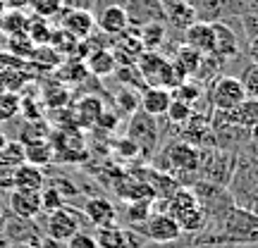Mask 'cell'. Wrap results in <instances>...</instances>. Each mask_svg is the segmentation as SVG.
I'll return each mask as SVG.
<instances>
[{
  "mask_svg": "<svg viewBox=\"0 0 258 248\" xmlns=\"http://www.w3.org/2000/svg\"><path fill=\"white\" fill-rule=\"evenodd\" d=\"M163 210L175 217L182 234L184 231L194 234V231H201L206 227V210H203L199 196L191 189H175V191H170Z\"/></svg>",
  "mask_w": 258,
  "mask_h": 248,
  "instance_id": "6da1fadb",
  "label": "cell"
},
{
  "mask_svg": "<svg viewBox=\"0 0 258 248\" xmlns=\"http://www.w3.org/2000/svg\"><path fill=\"white\" fill-rule=\"evenodd\" d=\"M137 72H139V76L144 79L146 86H158V89H167V91H172L177 84L184 81V76L175 69L172 60L165 55H160V53H156V50L139 53Z\"/></svg>",
  "mask_w": 258,
  "mask_h": 248,
  "instance_id": "7a4b0ae2",
  "label": "cell"
},
{
  "mask_svg": "<svg viewBox=\"0 0 258 248\" xmlns=\"http://www.w3.org/2000/svg\"><path fill=\"white\" fill-rule=\"evenodd\" d=\"M208 98H211V105L218 112H230L246 98V93L241 89L239 76H227V74H222V76H218V79L211 84Z\"/></svg>",
  "mask_w": 258,
  "mask_h": 248,
  "instance_id": "3957f363",
  "label": "cell"
},
{
  "mask_svg": "<svg viewBox=\"0 0 258 248\" xmlns=\"http://www.w3.org/2000/svg\"><path fill=\"white\" fill-rule=\"evenodd\" d=\"M163 162L170 172L179 175H191L201 167V150L191 146L189 141H175L163 150Z\"/></svg>",
  "mask_w": 258,
  "mask_h": 248,
  "instance_id": "277c9868",
  "label": "cell"
},
{
  "mask_svg": "<svg viewBox=\"0 0 258 248\" xmlns=\"http://www.w3.org/2000/svg\"><path fill=\"white\" fill-rule=\"evenodd\" d=\"M139 229L141 234L146 236V239L156 241V243H170V241H177L179 239V224L175 222L172 215H167L165 210H153L151 215L146 217V222H141L139 224Z\"/></svg>",
  "mask_w": 258,
  "mask_h": 248,
  "instance_id": "5b68a950",
  "label": "cell"
},
{
  "mask_svg": "<svg viewBox=\"0 0 258 248\" xmlns=\"http://www.w3.org/2000/svg\"><path fill=\"white\" fill-rule=\"evenodd\" d=\"M82 227V215L79 210H74L70 205H60L57 210L48 212V222H46V231L53 241H67L72 239L74 234Z\"/></svg>",
  "mask_w": 258,
  "mask_h": 248,
  "instance_id": "8992f818",
  "label": "cell"
},
{
  "mask_svg": "<svg viewBox=\"0 0 258 248\" xmlns=\"http://www.w3.org/2000/svg\"><path fill=\"white\" fill-rule=\"evenodd\" d=\"M184 46L194 48L203 57H211L215 53V27L213 22L194 19L191 24L184 27Z\"/></svg>",
  "mask_w": 258,
  "mask_h": 248,
  "instance_id": "52a82bcc",
  "label": "cell"
},
{
  "mask_svg": "<svg viewBox=\"0 0 258 248\" xmlns=\"http://www.w3.org/2000/svg\"><path fill=\"white\" fill-rule=\"evenodd\" d=\"M93 27H96V17H93L89 10H82V8L67 10L62 15V19H60V29L67 31L77 41H86V38L91 36Z\"/></svg>",
  "mask_w": 258,
  "mask_h": 248,
  "instance_id": "ba28073f",
  "label": "cell"
},
{
  "mask_svg": "<svg viewBox=\"0 0 258 248\" xmlns=\"http://www.w3.org/2000/svg\"><path fill=\"white\" fill-rule=\"evenodd\" d=\"M96 24L101 31H105L108 36H120L129 29L132 24V17H129V12L124 5L120 3H112V5H105L101 10V15L96 17Z\"/></svg>",
  "mask_w": 258,
  "mask_h": 248,
  "instance_id": "9c48e42d",
  "label": "cell"
},
{
  "mask_svg": "<svg viewBox=\"0 0 258 248\" xmlns=\"http://www.w3.org/2000/svg\"><path fill=\"white\" fill-rule=\"evenodd\" d=\"M84 217L91 222L93 227H108V224H115L117 220V210H115V205H112L108 198H103V196H93V198H86L84 203Z\"/></svg>",
  "mask_w": 258,
  "mask_h": 248,
  "instance_id": "30bf717a",
  "label": "cell"
},
{
  "mask_svg": "<svg viewBox=\"0 0 258 248\" xmlns=\"http://www.w3.org/2000/svg\"><path fill=\"white\" fill-rule=\"evenodd\" d=\"M10 210L17 217L34 220L41 215V191H24V189H12L10 193Z\"/></svg>",
  "mask_w": 258,
  "mask_h": 248,
  "instance_id": "8fae6325",
  "label": "cell"
},
{
  "mask_svg": "<svg viewBox=\"0 0 258 248\" xmlns=\"http://www.w3.org/2000/svg\"><path fill=\"white\" fill-rule=\"evenodd\" d=\"M12 177V189H24V191H41L46 186V177H43V167H36L31 162H22L15 170H10Z\"/></svg>",
  "mask_w": 258,
  "mask_h": 248,
  "instance_id": "7c38bea8",
  "label": "cell"
},
{
  "mask_svg": "<svg viewBox=\"0 0 258 248\" xmlns=\"http://www.w3.org/2000/svg\"><path fill=\"white\" fill-rule=\"evenodd\" d=\"M172 103V93L167 89H158V86H146L141 98H139V108L151 117H163L167 112V105Z\"/></svg>",
  "mask_w": 258,
  "mask_h": 248,
  "instance_id": "4fadbf2b",
  "label": "cell"
},
{
  "mask_svg": "<svg viewBox=\"0 0 258 248\" xmlns=\"http://www.w3.org/2000/svg\"><path fill=\"white\" fill-rule=\"evenodd\" d=\"M215 27V53L211 57H220V60H232V57L239 55V43H237V36L227 24L222 22H213Z\"/></svg>",
  "mask_w": 258,
  "mask_h": 248,
  "instance_id": "5bb4252c",
  "label": "cell"
},
{
  "mask_svg": "<svg viewBox=\"0 0 258 248\" xmlns=\"http://www.w3.org/2000/svg\"><path fill=\"white\" fill-rule=\"evenodd\" d=\"M170 60H172L175 69L182 74L184 79H191V76L199 74V69L203 67V60H206V57H203L201 53H196V50L189 46H179L175 57H170Z\"/></svg>",
  "mask_w": 258,
  "mask_h": 248,
  "instance_id": "9a60e30c",
  "label": "cell"
},
{
  "mask_svg": "<svg viewBox=\"0 0 258 248\" xmlns=\"http://www.w3.org/2000/svg\"><path fill=\"white\" fill-rule=\"evenodd\" d=\"M86 69H89L93 76L105 79V76H110V74L117 72V57H115V53L105 50V48L91 50L89 57H86Z\"/></svg>",
  "mask_w": 258,
  "mask_h": 248,
  "instance_id": "2e32d148",
  "label": "cell"
},
{
  "mask_svg": "<svg viewBox=\"0 0 258 248\" xmlns=\"http://www.w3.org/2000/svg\"><path fill=\"white\" fill-rule=\"evenodd\" d=\"M225 115L230 117V122L239 124V127L256 129L258 127V101L256 98H244L234 110L225 112Z\"/></svg>",
  "mask_w": 258,
  "mask_h": 248,
  "instance_id": "e0dca14e",
  "label": "cell"
},
{
  "mask_svg": "<svg viewBox=\"0 0 258 248\" xmlns=\"http://www.w3.org/2000/svg\"><path fill=\"white\" fill-rule=\"evenodd\" d=\"M22 143H24V141H22ZM53 153H55L53 143H50V141H43V138H36V141H27V143H24V160L36 167L48 165V162L53 160Z\"/></svg>",
  "mask_w": 258,
  "mask_h": 248,
  "instance_id": "ac0fdd59",
  "label": "cell"
},
{
  "mask_svg": "<svg viewBox=\"0 0 258 248\" xmlns=\"http://www.w3.org/2000/svg\"><path fill=\"white\" fill-rule=\"evenodd\" d=\"M103 115V103L96 96H84L82 101L77 103V122L82 127H96Z\"/></svg>",
  "mask_w": 258,
  "mask_h": 248,
  "instance_id": "d6986e66",
  "label": "cell"
},
{
  "mask_svg": "<svg viewBox=\"0 0 258 248\" xmlns=\"http://www.w3.org/2000/svg\"><path fill=\"white\" fill-rule=\"evenodd\" d=\"M167 29L160 19H151L144 27L139 29V43H141V50H156L163 41H165Z\"/></svg>",
  "mask_w": 258,
  "mask_h": 248,
  "instance_id": "ffe728a7",
  "label": "cell"
},
{
  "mask_svg": "<svg viewBox=\"0 0 258 248\" xmlns=\"http://www.w3.org/2000/svg\"><path fill=\"white\" fill-rule=\"evenodd\" d=\"M29 27V17L22 10H3L0 12V31H5V36H15V34H24Z\"/></svg>",
  "mask_w": 258,
  "mask_h": 248,
  "instance_id": "44dd1931",
  "label": "cell"
},
{
  "mask_svg": "<svg viewBox=\"0 0 258 248\" xmlns=\"http://www.w3.org/2000/svg\"><path fill=\"white\" fill-rule=\"evenodd\" d=\"M22 162H27L24 160V143L22 141H8L5 146L0 148V167L15 170Z\"/></svg>",
  "mask_w": 258,
  "mask_h": 248,
  "instance_id": "7402d4cb",
  "label": "cell"
},
{
  "mask_svg": "<svg viewBox=\"0 0 258 248\" xmlns=\"http://www.w3.org/2000/svg\"><path fill=\"white\" fill-rule=\"evenodd\" d=\"M170 93H172V98H177V101H182V103H186V105L194 108V103L203 96V89L196 81H191V79H184L182 84H177Z\"/></svg>",
  "mask_w": 258,
  "mask_h": 248,
  "instance_id": "603a6c76",
  "label": "cell"
},
{
  "mask_svg": "<svg viewBox=\"0 0 258 248\" xmlns=\"http://www.w3.org/2000/svg\"><path fill=\"white\" fill-rule=\"evenodd\" d=\"M27 34H29V38H31L36 46H38V43H50V36H53V31H50V27L46 24V19H43V17L29 19Z\"/></svg>",
  "mask_w": 258,
  "mask_h": 248,
  "instance_id": "cb8c5ba5",
  "label": "cell"
},
{
  "mask_svg": "<svg viewBox=\"0 0 258 248\" xmlns=\"http://www.w3.org/2000/svg\"><path fill=\"white\" fill-rule=\"evenodd\" d=\"M191 115H194L191 105L177 101V98H172V103L167 105V112H165V117L170 120V124H177V127H179V124H186Z\"/></svg>",
  "mask_w": 258,
  "mask_h": 248,
  "instance_id": "d4e9b609",
  "label": "cell"
},
{
  "mask_svg": "<svg viewBox=\"0 0 258 248\" xmlns=\"http://www.w3.org/2000/svg\"><path fill=\"white\" fill-rule=\"evenodd\" d=\"M239 81H241L244 93H246V98H256L258 101V64L256 62H251L249 67L241 72Z\"/></svg>",
  "mask_w": 258,
  "mask_h": 248,
  "instance_id": "484cf974",
  "label": "cell"
},
{
  "mask_svg": "<svg viewBox=\"0 0 258 248\" xmlns=\"http://www.w3.org/2000/svg\"><path fill=\"white\" fill-rule=\"evenodd\" d=\"M151 208H153V201H129L127 220L139 227V224H141V222H146V217L153 212Z\"/></svg>",
  "mask_w": 258,
  "mask_h": 248,
  "instance_id": "4316f807",
  "label": "cell"
},
{
  "mask_svg": "<svg viewBox=\"0 0 258 248\" xmlns=\"http://www.w3.org/2000/svg\"><path fill=\"white\" fill-rule=\"evenodd\" d=\"M62 3L64 0H29V8L36 12V17H55L60 15V10H62Z\"/></svg>",
  "mask_w": 258,
  "mask_h": 248,
  "instance_id": "83f0119b",
  "label": "cell"
},
{
  "mask_svg": "<svg viewBox=\"0 0 258 248\" xmlns=\"http://www.w3.org/2000/svg\"><path fill=\"white\" fill-rule=\"evenodd\" d=\"M10 38V48L17 53V55H24V57H31L34 50H36V43L29 38V34H15V36H8Z\"/></svg>",
  "mask_w": 258,
  "mask_h": 248,
  "instance_id": "f1b7e54d",
  "label": "cell"
},
{
  "mask_svg": "<svg viewBox=\"0 0 258 248\" xmlns=\"http://www.w3.org/2000/svg\"><path fill=\"white\" fill-rule=\"evenodd\" d=\"M60 205H64L62 191H57V189H41V212H53Z\"/></svg>",
  "mask_w": 258,
  "mask_h": 248,
  "instance_id": "f546056e",
  "label": "cell"
},
{
  "mask_svg": "<svg viewBox=\"0 0 258 248\" xmlns=\"http://www.w3.org/2000/svg\"><path fill=\"white\" fill-rule=\"evenodd\" d=\"M19 110V98L15 93H0V120H10Z\"/></svg>",
  "mask_w": 258,
  "mask_h": 248,
  "instance_id": "4dcf8cb0",
  "label": "cell"
},
{
  "mask_svg": "<svg viewBox=\"0 0 258 248\" xmlns=\"http://www.w3.org/2000/svg\"><path fill=\"white\" fill-rule=\"evenodd\" d=\"M64 243H67V248H98L96 239L91 234H84V231H77L72 239H67Z\"/></svg>",
  "mask_w": 258,
  "mask_h": 248,
  "instance_id": "1f68e13d",
  "label": "cell"
},
{
  "mask_svg": "<svg viewBox=\"0 0 258 248\" xmlns=\"http://www.w3.org/2000/svg\"><path fill=\"white\" fill-rule=\"evenodd\" d=\"M117 150H120L124 157H134L137 153H141L139 143L134 141V138H129V136H122L120 141H117Z\"/></svg>",
  "mask_w": 258,
  "mask_h": 248,
  "instance_id": "d6a6232c",
  "label": "cell"
},
{
  "mask_svg": "<svg viewBox=\"0 0 258 248\" xmlns=\"http://www.w3.org/2000/svg\"><path fill=\"white\" fill-rule=\"evenodd\" d=\"M117 105H127V112H134L139 108V98L132 96L129 91H122L120 96H117Z\"/></svg>",
  "mask_w": 258,
  "mask_h": 248,
  "instance_id": "836d02e7",
  "label": "cell"
},
{
  "mask_svg": "<svg viewBox=\"0 0 258 248\" xmlns=\"http://www.w3.org/2000/svg\"><path fill=\"white\" fill-rule=\"evenodd\" d=\"M0 5L8 10H24L29 8V0H0Z\"/></svg>",
  "mask_w": 258,
  "mask_h": 248,
  "instance_id": "e575fe53",
  "label": "cell"
},
{
  "mask_svg": "<svg viewBox=\"0 0 258 248\" xmlns=\"http://www.w3.org/2000/svg\"><path fill=\"white\" fill-rule=\"evenodd\" d=\"M249 57H251V62L258 64V34L249 41Z\"/></svg>",
  "mask_w": 258,
  "mask_h": 248,
  "instance_id": "d590c367",
  "label": "cell"
},
{
  "mask_svg": "<svg viewBox=\"0 0 258 248\" xmlns=\"http://www.w3.org/2000/svg\"><path fill=\"white\" fill-rule=\"evenodd\" d=\"M5 143H8V136H5V134H3V131H0V148L5 146Z\"/></svg>",
  "mask_w": 258,
  "mask_h": 248,
  "instance_id": "8d00e7d4",
  "label": "cell"
}]
</instances>
